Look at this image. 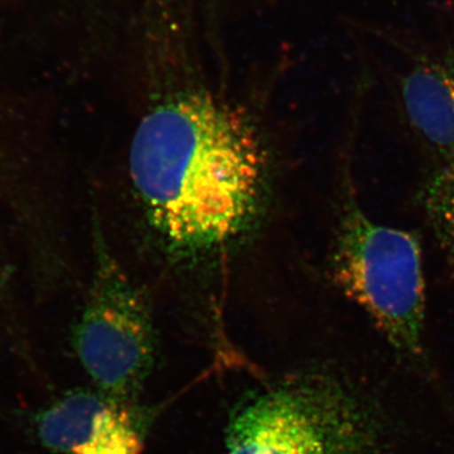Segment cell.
I'll return each mask as SVG.
<instances>
[{
  "label": "cell",
  "mask_w": 454,
  "mask_h": 454,
  "mask_svg": "<svg viewBox=\"0 0 454 454\" xmlns=\"http://www.w3.org/2000/svg\"><path fill=\"white\" fill-rule=\"evenodd\" d=\"M129 172L148 223L182 258L220 253L249 229L267 157L253 125L210 94L172 97L143 116Z\"/></svg>",
  "instance_id": "cell-1"
},
{
  "label": "cell",
  "mask_w": 454,
  "mask_h": 454,
  "mask_svg": "<svg viewBox=\"0 0 454 454\" xmlns=\"http://www.w3.org/2000/svg\"><path fill=\"white\" fill-rule=\"evenodd\" d=\"M223 454H381L369 406L324 373L295 376L232 415Z\"/></svg>",
  "instance_id": "cell-2"
},
{
  "label": "cell",
  "mask_w": 454,
  "mask_h": 454,
  "mask_svg": "<svg viewBox=\"0 0 454 454\" xmlns=\"http://www.w3.org/2000/svg\"><path fill=\"white\" fill-rule=\"evenodd\" d=\"M331 271L397 351L422 356L426 283L417 236L373 223L351 200L337 230Z\"/></svg>",
  "instance_id": "cell-3"
},
{
  "label": "cell",
  "mask_w": 454,
  "mask_h": 454,
  "mask_svg": "<svg viewBox=\"0 0 454 454\" xmlns=\"http://www.w3.org/2000/svg\"><path fill=\"white\" fill-rule=\"evenodd\" d=\"M94 262L74 348L101 393L129 403L153 364V316L145 293L131 279L94 221Z\"/></svg>",
  "instance_id": "cell-4"
},
{
  "label": "cell",
  "mask_w": 454,
  "mask_h": 454,
  "mask_svg": "<svg viewBox=\"0 0 454 454\" xmlns=\"http://www.w3.org/2000/svg\"><path fill=\"white\" fill-rule=\"evenodd\" d=\"M43 446L62 454H140L143 435L129 403L104 393L73 391L38 417Z\"/></svg>",
  "instance_id": "cell-5"
},
{
  "label": "cell",
  "mask_w": 454,
  "mask_h": 454,
  "mask_svg": "<svg viewBox=\"0 0 454 454\" xmlns=\"http://www.w3.org/2000/svg\"><path fill=\"white\" fill-rule=\"evenodd\" d=\"M402 95L414 129L454 160V53L418 62L406 74Z\"/></svg>",
  "instance_id": "cell-6"
},
{
  "label": "cell",
  "mask_w": 454,
  "mask_h": 454,
  "mask_svg": "<svg viewBox=\"0 0 454 454\" xmlns=\"http://www.w3.org/2000/svg\"><path fill=\"white\" fill-rule=\"evenodd\" d=\"M423 202L439 239L454 252V160L430 179Z\"/></svg>",
  "instance_id": "cell-7"
},
{
  "label": "cell",
  "mask_w": 454,
  "mask_h": 454,
  "mask_svg": "<svg viewBox=\"0 0 454 454\" xmlns=\"http://www.w3.org/2000/svg\"><path fill=\"white\" fill-rule=\"evenodd\" d=\"M8 282V270L7 264H5L4 258L0 253V292L4 289L5 284Z\"/></svg>",
  "instance_id": "cell-8"
}]
</instances>
